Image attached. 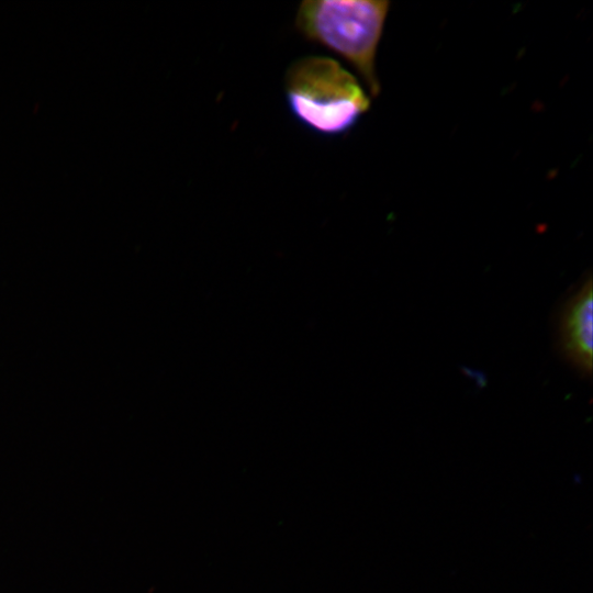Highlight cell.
Masks as SVG:
<instances>
[{
	"instance_id": "cell-3",
	"label": "cell",
	"mask_w": 593,
	"mask_h": 593,
	"mask_svg": "<svg viewBox=\"0 0 593 593\" xmlns=\"http://www.w3.org/2000/svg\"><path fill=\"white\" fill-rule=\"evenodd\" d=\"M589 278L566 302L559 320V342L567 359L583 374L592 371L593 296Z\"/></svg>"
},
{
	"instance_id": "cell-2",
	"label": "cell",
	"mask_w": 593,
	"mask_h": 593,
	"mask_svg": "<svg viewBox=\"0 0 593 593\" xmlns=\"http://www.w3.org/2000/svg\"><path fill=\"white\" fill-rule=\"evenodd\" d=\"M389 1L304 0L294 25L309 42L349 63L371 96L380 92L376 56L389 12Z\"/></svg>"
},
{
	"instance_id": "cell-1",
	"label": "cell",
	"mask_w": 593,
	"mask_h": 593,
	"mask_svg": "<svg viewBox=\"0 0 593 593\" xmlns=\"http://www.w3.org/2000/svg\"><path fill=\"white\" fill-rule=\"evenodd\" d=\"M284 97L300 125L326 137L348 132L370 108L355 76L325 56L292 61L284 76Z\"/></svg>"
}]
</instances>
